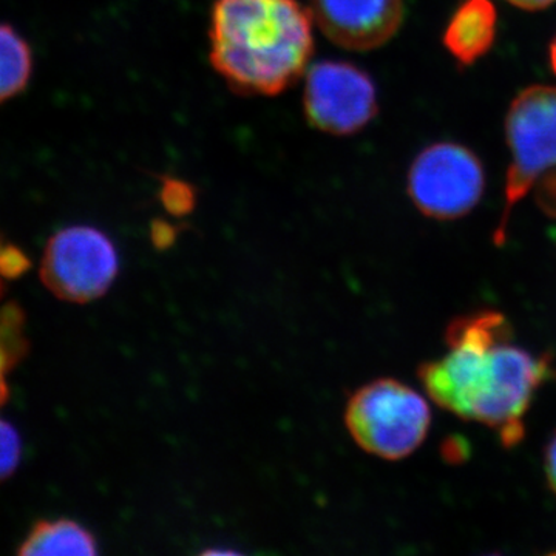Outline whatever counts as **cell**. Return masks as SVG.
Masks as SVG:
<instances>
[{
	"instance_id": "6da1fadb",
	"label": "cell",
	"mask_w": 556,
	"mask_h": 556,
	"mask_svg": "<svg viewBox=\"0 0 556 556\" xmlns=\"http://www.w3.org/2000/svg\"><path fill=\"white\" fill-rule=\"evenodd\" d=\"M511 340L514 328L500 311L456 317L445 329L447 354L420 365L417 372L439 407L493 428L507 448L525 438V416L536 391L555 379L551 357Z\"/></svg>"
},
{
	"instance_id": "7a4b0ae2",
	"label": "cell",
	"mask_w": 556,
	"mask_h": 556,
	"mask_svg": "<svg viewBox=\"0 0 556 556\" xmlns=\"http://www.w3.org/2000/svg\"><path fill=\"white\" fill-rule=\"evenodd\" d=\"M211 64L244 97H276L294 86L314 54L313 20L298 0H215Z\"/></svg>"
},
{
	"instance_id": "3957f363",
	"label": "cell",
	"mask_w": 556,
	"mask_h": 556,
	"mask_svg": "<svg viewBox=\"0 0 556 556\" xmlns=\"http://www.w3.org/2000/svg\"><path fill=\"white\" fill-rule=\"evenodd\" d=\"M345 424L351 438L369 455L399 460L426 441L431 409L415 388L383 378L358 388L350 397Z\"/></svg>"
},
{
	"instance_id": "277c9868",
	"label": "cell",
	"mask_w": 556,
	"mask_h": 556,
	"mask_svg": "<svg viewBox=\"0 0 556 556\" xmlns=\"http://www.w3.org/2000/svg\"><path fill=\"white\" fill-rule=\"evenodd\" d=\"M506 138L510 166L500 225L493 233L496 247L507 240L508 222L515 206L538 179L556 167V87H527L508 108Z\"/></svg>"
},
{
	"instance_id": "5b68a950",
	"label": "cell",
	"mask_w": 556,
	"mask_h": 556,
	"mask_svg": "<svg viewBox=\"0 0 556 556\" xmlns=\"http://www.w3.org/2000/svg\"><path fill=\"white\" fill-rule=\"evenodd\" d=\"M485 189V170L473 150L457 142L428 146L408 170V195L427 217L448 222L466 217Z\"/></svg>"
},
{
	"instance_id": "8992f818",
	"label": "cell",
	"mask_w": 556,
	"mask_h": 556,
	"mask_svg": "<svg viewBox=\"0 0 556 556\" xmlns=\"http://www.w3.org/2000/svg\"><path fill=\"white\" fill-rule=\"evenodd\" d=\"M119 273V255L108 233L68 226L47 243L40 278L58 299L89 303L102 298Z\"/></svg>"
},
{
	"instance_id": "52a82bcc",
	"label": "cell",
	"mask_w": 556,
	"mask_h": 556,
	"mask_svg": "<svg viewBox=\"0 0 556 556\" xmlns=\"http://www.w3.org/2000/svg\"><path fill=\"white\" fill-rule=\"evenodd\" d=\"M303 110L314 129L334 137L357 134L378 115V90L365 70L321 61L306 70Z\"/></svg>"
},
{
	"instance_id": "ba28073f",
	"label": "cell",
	"mask_w": 556,
	"mask_h": 556,
	"mask_svg": "<svg viewBox=\"0 0 556 556\" xmlns=\"http://www.w3.org/2000/svg\"><path fill=\"white\" fill-rule=\"evenodd\" d=\"M311 16L336 46L369 51L396 36L405 5L404 0H311Z\"/></svg>"
},
{
	"instance_id": "9c48e42d",
	"label": "cell",
	"mask_w": 556,
	"mask_h": 556,
	"mask_svg": "<svg viewBox=\"0 0 556 556\" xmlns=\"http://www.w3.org/2000/svg\"><path fill=\"white\" fill-rule=\"evenodd\" d=\"M497 13L492 0H466L448 21L444 46L460 65H473L492 50Z\"/></svg>"
},
{
	"instance_id": "30bf717a",
	"label": "cell",
	"mask_w": 556,
	"mask_h": 556,
	"mask_svg": "<svg viewBox=\"0 0 556 556\" xmlns=\"http://www.w3.org/2000/svg\"><path fill=\"white\" fill-rule=\"evenodd\" d=\"M20 554L91 556L98 554V546L86 527L72 519H54L33 527L21 544Z\"/></svg>"
},
{
	"instance_id": "8fae6325",
	"label": "cell",
	"mask_w": 556,
	"mask_h": 556,
	"mask_svg": "<svg viewBox=\"0 0 556 556\" xmlns=\"http://www.w3.org/2000/svg\"><path fill=\"white\" fill-rule=\"evenodd\" d=\"M33 54L27 40L7 24H0V104L27 89Z\"/></svg>"
},
{
	"instance_id": "7c38bea8",
	"label": "cell",
	"mask_w": 556,
	"mask_h": 556,
	"mask_svg": "<svg viewBox=\"0 0 556 556\" xmlns=\"http://www.w3.org/2000/svg\"><path fill=\"white\" fill-rule=\"evenodd\" d=\"M25 350L20 311L5 309L0 316V405L9 399L7 376Z\"/></svg>"
},
{
	"instance_id": "4fadbf2b",
	"label": "cell",
	"mask_w": 556,
	"mask_h": 556,
	"mask_svg": "<svg viewBox=\"0 0 556 556\" xmlns=\"http://www.w3.org/2000/svg\"><path fill=\"white\" fill-rule=\"evenodd\" d=\"M160 200L174 217H186L195 208L197 192L189 182L174 177L161 178Z\"/></svg>"
},
{
	"instance_id": "5bb4252c",
	"label": "cell",
	"mask_w": 556,
	"mask_h": 556,
	"mask_svg": "<svg viewBox=\"0 0 556 556\" xmlns=\"http://www.w3.org/2000/svg\"><path fill=\"white\" fill-rule=\"evenodd\" d=\"M21 450L17 431L9 422L0 419V482L9 479L20 466Z\"/></svg>"
},
{
	"instance_id": "9a60e30c",
	"label": "cell",
	"mask_w": 556,
	"mask_h": 556,
	"mask_svg": "<svg viewBox=\"0 0 556 556\" xmlns=\"http://www.w3.org/2000/svg\"><path fill=\"white\" fill-rule=\"evenodd\" d=\"M30 266V260L17 248L3 247L0 241V292H2L3 278L21 276Z\"/></svg>"
},
{
	"instance_id": "2e32d148",
	"label": "cell",
	"mask_w": 556,
	"mask_h": 556,
	"mask_svg": "<svg viewBox=\"0 0 556 556\" xmlns=\"http://www.w3.org/2000/svg\"><path fill=\"white\" fill-rule=\"evenodd\" d=\"M535 200L538 207L547 215L556 219V167L547 170L535 185Z\"/></svg>"
},
{
	"instance_id": "e0dca14e",
	"label": "cell",
	"mask_w": 556,
	"mask_h": 556,
	"mask_svg": "<svg viewBox=\"0 0 556 556\" xmlns=\"http://www.w3.org/2000/svg\"><path fill=\"white\" fill-rule=\"evenodd\" d=\"M178 237L177 226L170 225L169 222L164 219H155L150 226V239H152L153 247L159 249L170 248Z\"/></svg>"
},
{
	"instance_id": "ac0fdd59",
	"label": "cell",
	"mask_w": 556,
	"mask_h": 556,
	"mask_svg": "<svg viewBox=\"0 0 556 556\" xmlns=\"http://www.w3.org/2000/svg\"><path fill=\"white\" fill-rule=\"evenodd\" d=\"M544 471H546L547 484L556 495V434L548 441L544 452Z\"/></svg>"
},
{
	"instance_id": "d6986e66",
	"label": "cell",
	"mask_w": 556,
	"mask_h": 556,
	"mask_svg": "<svg viewBox=\"0 0 556 556\" xmlns=\"http://www.w3.org/2000/svg\"><path fill=\"white\" fill-rule=\"evenodd\" d=\"M511 5L526 11L546 10L548 7L555 5L556 0H507Z\"/></svg>"
},
{
	"instance_id": "ffe728a7",
	"label": "cell",
	"mask_w": 556,
	"mask_h": 556,
	"mask_svg": "<svg viewBox=\"0 0 556 556\" xmlns=\"http://www.w3.org/2000/svg\"><path fill=\"white\" fill-rule=\"evenodd\" d=\"M551 67L552 70H554V73L556 75V36L551 43Z\"/></svg>"
}]
</instances>
